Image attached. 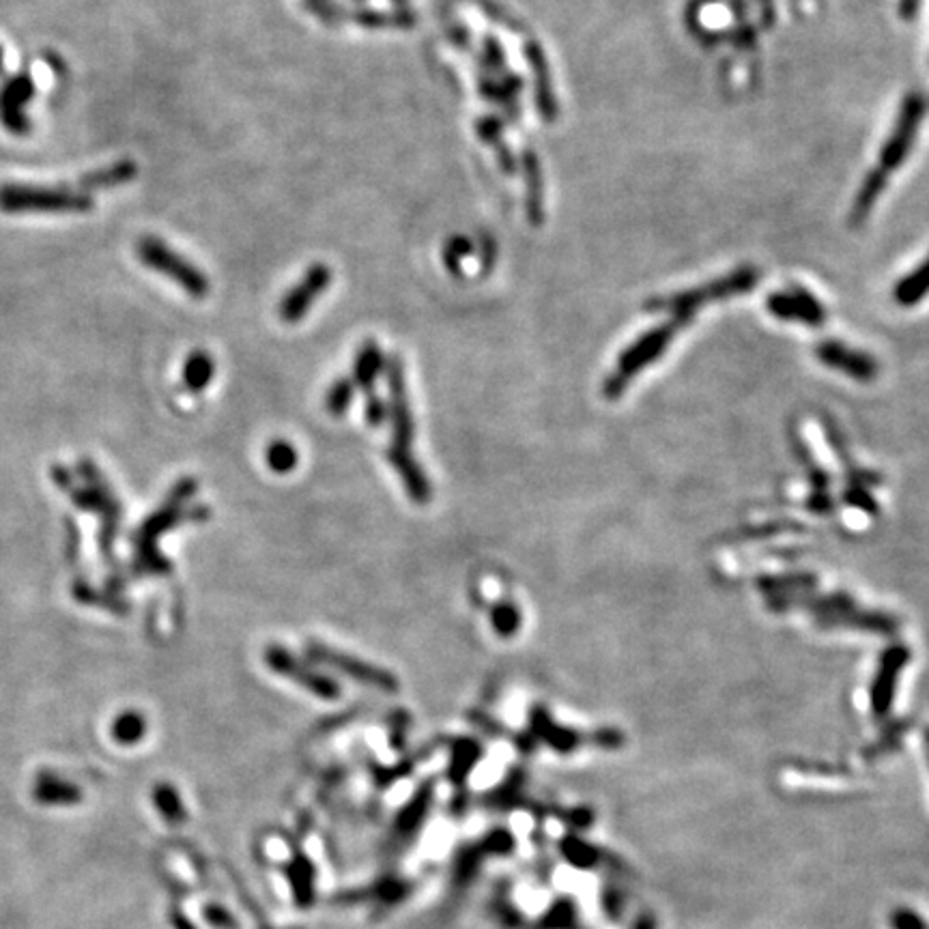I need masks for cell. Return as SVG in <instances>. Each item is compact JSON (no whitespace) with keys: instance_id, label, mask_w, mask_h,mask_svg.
<instances>
[{"instance_id":"cell-22","label":"cell","mask_w":929,"mask_h":929,"mask_svg":"<svg viewBox=\"0 0 929 929\" xmlns=\"http://www.w3.org/2000/svg\"><path fill=\"white\" fill-rule=\"evenodd\" d=\"M138 173V168L134 162L130 160H123V162H117V164H112L104 170H97V173H91L89 177H84L82 179V185L84 188H91V190H102V188H112V185H121V183H127V181H132Z\"/></svg>"},{"instance_id":"cell-9","label":"cell","mask_w":929,"mask_h":929,"mask_svg":"<svg viewBox=\"0 0 929 929\" xmlns=\"http://www.w3.org/2000/svg\"><path fill=\"white\" fill-rule=\"evenodd\" d=\"M265 663L271 671H274V674L299 684L304 691L317 695L321 699H330L332 702V699H338L342 695L340 684L332 676L314 669L304 659L295 656L291 650L278 646V643H274V646H269L265 650Z\"/></svg>"},{"instance_id":"cell-4","label":"cell","mask_w":929,"mask_h":929,"mask_svg":"<svg viewBox=\"0 0 929 929\" xmlns=\"http://www.w3.org/2000/svg\"><path fill=\"white\" fill-rule=\"evenodd\" d=\"M93 207V198L65 188H33V185H3L0 211L7 213H82Z\"/></svg>"},{"instance_id":"cell-29","label":"cell","mask_w":929,"mask_h":929,"mask_svg":"<svg viewBox=\"0 0 929 929\" xmlns=\"http://www.w3.org/2000/svg\"><path fill=\"white\" fill-rule=\"evenodd\" d=\"M142 734H145V719L136 712L123 714L117 725H114V736L121 742H136Z\"/></svg>"},{"instance_id":"cell-36","label":"cell","mask_w":929,"mask_h":929,"mask_svg":"<svg viewBox=\"0 0 929 929\" xmlns=\"http://www.w3.org/2000/svg\"><path fill=\"white\" fill-rule=\"evenodd\" d=\"M923 747H925V755H927V764H929V727L925 730L923 734Z\"/></svg>"},{"instance_id":"cell-27","label":"cell","mask_w":929,"mask_h":929,"mask_svg":"<svg viewBox=\"0 0 929 929\" xmlns=\"http://www.w3.org/2000/svg\"><path fill=\"white\" fill-rule=\"evenodd\" d=\"M469 254H474V244H471V239L465 237V235H454L446 246H443V252H441V259H443V265H446V269L450 271L452 276L456 278H461L463 274V261L467 259Z\"/></svg>"},{"instance_id":"cell-19","label":"cell","mask_w":929,"mask_h":929,"mask_svg":"<svg viewBox=\"0 0 929 929\" xmlns=\"http://www.w3.org/2000/svg\"><path fill=\"white\" fill-rule=\"evenodd\" d=\"M476 132L480 136V140L484 142V145H489L493 147V151L497 153V164L502 166L504 170V175L512 177V175H517V157L512 155L510 147L506 145V140H504V121L502 119H497V117H480L476 121Z\"/></svg>"},{"instance_id":"cell-10","label":"cell","mask_w":929,"mask_h":929,"mask_svg":"<svg viewBox=\"0 0 929 929\" xmlns=\"http://www.w3.org/2000/svg\"><path fill=\"white\" fill-rule=\"evenodd\" d=\"M334 280V271L330 265L325 263H314L310 265L302 280H299L295 287H291L278 304V317L284 323H299L310 308L317 304V299L330 289V284Z\"/></svg>"},{"instance_id":"cell-14","label":"cell","mask_w":929,"mask_h":929,"mask_svg":"<svg viewBox=\"0 0 929 929\" xmlns=\"http://www.w3.org/2000/svg\"><path fill=\"white\" fill-rule=\"evenodd\" d=\"M525 61L532 67L534 74V87H536V108L538 114L545 123H553L557 117V102H555V93H553V80H551V69L547 63V56L542 52L540 44L534 39L525 41Z\"/></svg>"},{"instance_id":"cell-12","label":"cell","mask_w":929,"mask_h":929,"mask_svg":"<svg viewBox=\"0 0 929 929\" xmlns=\"http://www.w3.org/2000/svg\"><path fill=\"white\" fill-rule=\"evenodd\" d=\"M816 355H818V360L824 366L835 368V370H839V373L848 375L854 381H861V383L874 381L876 375L880 373L878 362L874 360V357L863 353V351H856V349H852L848 345H843V342H839V340L820 342V345L816 347Z\"/></svg>"},{"instance_id":"cell-8","label":"cell","mask_w":929,"mask_h":929,"mask_svg":"<svg viewBox=\"0 0 929 929\" xmlns=\"http://www.w3.org/2000/svg\"><path fill=\"white\" fill-rule=\"evenodd\" d=\"M925 114V99L917 93H912L904 99L902 110L897 114V121L893 125V132L886 138L880 151V164L874 168L878 175L889 179L893 170H897L906 162L910 149L917 140V132L921 127Z\"/></svg>"},{"instance_id":"cell-35","label":"cell","mask_w":929,"mask_h":929,"mask_svg":"<svg viewBox=\"0 0 929 929\" xmlns=\"http://www.w3.org/2000/svg\"><path fill=\"white\" fill-rule=\"evenodd\" d=\"M633 929H656V919L650 912H643L641 917H637V921L633 923Z\"/></svg>"},{"instance_id":"cell-30","label":"cell","mask_w":929,"mask_h":929,"mask_svg":"<svg viewBox=\"0 0 929 929\" xmlns=\"http://www.w3.org/2000/svg\"><path fill=\"white\" fill-rule=\"evenodd\" d=\"M893 929H929V925L910 908H895L889 917Z\"/></svg>"},{"instance_id":"cell-18","label":"cell","mask_w":929,"mask_h":929,"mask_svg":"<svg viewBox=\"0 0 929 929\" xmlns=\"http://www.w3.org/2000/svg\"><path fill=\"white\" fill-rule=\"evenodd\" d=\"M383 351L377 345V342L368 340L364 345L357 349L355 362H353V383L355 388H360L366 394L375 392V385L379 381V375L383 370Z\"/></svg>"},{"instance_id":"cell-33","label":"cell","mask_w":929,"mask_h":929,"mask_svg":"<svg viewBox=\"0 0 929 929\" xmlns=\"http://www.w3.org/2000/svg\"><path fill=\"white\" fill-rule=\"evenodd\" d=\"M846 499H848V504H852V506H856V508L871 510V512L876 510L874 502H871V497H869L861 487H852V489L846 493Z\"/></svg>"},{"instance_id":"cell-5","label":"cell","mask_w":929,"mask_h":929,"mask_svg":"<svg viewBox=\"0 0 929 929\" xmlns=\"http://www.w3.org/2000/svg\"><path fill=\"white\" fill-rule=\"evenodd\" d=\"M136 254L142 265H147L153 271H160L168 280L177 282L190 297L205 299L209 295V278L196 265L185 261L181 254L170 250L162 239L142 237L136 246Z\"/></svg>"},{"instance_id":"cell-7","label":"cell","mask_w":929,"mask_h":929,"mask_svg":"<svg viewBox=\"0 0 929 929\" xmlns=\"http://www.w3.org/2000/svg\"><path fill=\"white\" fill-rule=\"evenodd\" d=\"M306 654L312 663H319L330 667L338 674L351 678L353 682H360L368 689L381 691V693H396L398 691V678L390 674L388 669L377 667L368 661L357 659V656H351L342 650H336L332 646H325V643L319 641H310L306 643Z\"/></svg>"},{"instance_id":"cell-3","label":"cell","mask_w":929,"mask_h":929,"mask_svg":"<svg viewBox=\"0 0 929 929\" xmlns=\"http://www.w3.org/2000/svg\"><path fill=\"white\" fill-rule=\"evenodd\" d=\"M760 282V274L753 267H740L732 274H727L723 278L710 280L708 284H702V287H695L689 291H682L676 297L669 299H656L652 302V308H661L674 314L676 319H682L686 323H691L693 314L702 308L704 304L712 302H721V299H730L745 295L751 289H755V284Z\"/></svg>"},{"instance_id":"cell-16","label":"cell","mask_w":929,"mask_h":929,"mask_svg":"<svg viewBox=\"0 0 929 929\" xmlns=\"http://www.w3.org/2000/svg\"><path fill=\"white\" fill-rule=\"evenodd\" d=\"M523 170H525V211H527V220H530L534 226H540L542 220H545V181H542V170L536 151L527 147L523 151Z\"/></svg>"},{"instance_id":"cell-28","label":"cell","mask_w":929,"mask_h":929,"mask_svg":"<svg viewBox=\"0 0 929 929\" xmlns=\"http://www.w3.org/2000/svg\"><path fill=\"white\" fill-rule=\"evenodd\" d=\"M482 67L484 69H489V71H495V74L502 76L506 69V52H504V46L499 44V41L493 37V35H487L482 39V59H480Z\"/></svg>"},{"instance_id":"cell-24","label":"cell","mask_w":929,"mask_h":929,"mask_svg":"<svg viewBox=\"0 0 929 929\" xmlns=\"http://www.w3.org/2000/svg\"><path fill=\"white\" fill-rule=\"evenodd\" d=\"M265 461H267V467L274 471V474L278 476H287L291 474V471L297 467V461H299V456H297V450L291 441L287 439H274L267 446V452H265Z\"/></svg>"},{"instance_id":"cell-21","label":"cell","mask_w":929,"mask_h":929,"mask_svg":"<svg viewBox=\"0 0 929 929\" xmlns=\"http://www.w3.org/2000/svg\"><path fill=\"white\" fill-rule=\"evenodd\" d=\"M927 295H929V256L912 271V274L899 280L893 291V297L899 306H914Z\"/></svg>"},{"instance_id":"cell-15","label":"cell","mask_w":929,"mask_h":929,"mask_svg":"<svg viewBox=\"0 0 929 929\" xmlns=\"http://www.w3.org/2000/svg\"><path fill=\"white\" fill-rule=\"evenodd\" d=\"M530 730L532 736L540 738L542 742L560 753H570L577 747H581L583 742H590V736H583L581 732L573 730V727H562L557 725L547 708H542L540 704L530 710Z\"/></svg>"},{"instance_id":"cell-25","label":"cell","mask_w":929,"mask_h":929,"mask_svg":"<svg viewBox=\"0 0 929 929\" xmlns=\"http://www.w3.org/2000/svg\"><path fill=\"white\" fill-rule=\"evenodd\" d=\"M452 755L454 757H452L450 775H452V779L459 781V779H465L467 770L480 760L482 747L478 745L474 738H459L452 745Z\"/></svg>"},{"instance_id":"cell-20","label":"cell","mask_w":929,"mask_h":929,"mask_svg":"<svg viewBox=\"0 0 929 929\" xmlns=\"http://www.w3.org/2000/svg\"><path fill=\"white\" fill-rule=\"evenodd\" d=\"M213 375H216V362H213L211 353L196 349L188 355V360L183 364L185 388L190 392H203L205 388H209Z\"/></svg>"},{"instance_id":"cell-31","label":"cell","mask_w":929,"mask_h":929,"mask_svg":"<svg viewBox=\"0 0 929 929\" xmlns=\"http://www.w3.org/2000/svg\"><path fill=\"white\" fill-rule=\"evenodd\" d=\"M364 413H366V422L370 426H381L385 420H388V403H385V400L381 396H377L375 392L373 394H368L366 396V407H364Z\"/></svg>"},{"instance_id":"cell-34","label":"cell","mask_w":929,"mask_h":929,"mask_svg":"<svg viewBox=\"0 0 929 929\" xmlns=\"http://www.w3.org/2000/svg\"><path fill=\"white\" fill-rule=\"evenodd\" d=\"M450 39H452V44L459 46V48H469V44H471L467 26H463V24H454L450 28Z\"/></svg>"},{"instance_id":"cell-32","label":"cell","mask_w":929,"mask_h":929,"mask_svg":"<svg viewBox=\"0 0 929 929\" xmlns=\"http://www.w3.org/2000/svg\"><path fill=\"white\" fill-rule=\"evenodd\" d=\"M568 846H566V856H570V859H573L575 865L579 867H592L596 863V850L588 848V846H583L581 841L577 839H568L566 841Z\"/></svg>"},{"instance_id":"cell-37","label":"cell","mask_w":929,"mask_h":929,"mask_svg":"<svg viewBox=\"0 0 929 929\" xmlns=\"http://www.w3.org/2000/svg\"><path fill=\"white\" fill-rule=\"evenodd\" d=\"M0 65H3V50H0Z\"/></svg>"},{"instance_id":"cell-17","label":"cell","mask_w":929,"mask_h":929,"mask_svg":"<svg viewBox=\"0 0 929 929\" xmlns=\"http://www.w3.org/2000/svg\"><path fill=\"white\" fill-rule=\"evenodd\" d=\"M33 91V82L26 76H20L7 84L3 99H0V114H3V121L9 130L24 132L28 127L26 117L22 114V106L33 97Z\"/></svg>"},{"instance_id":"cell-2","label":"cell","mask_w":929,"mask_h":929,"mask_svg":"<svg viewBox=\"0 0 929 929\" xmlns=\"http://www.w3.org/2000/svg\"><path fill=\"white\" fill-rule=\"evenodd\" d=\"M686 325L682 319H671L654 330L643 334L639 340H635L631 347H626L624 353L618 357L616 370L607 377L603 385V394L609 400H616L624 394L628 388V383L633 381L635 375H639L643 368H648L652 362L659 360V357L667 351L669 342L676 338V334Z\"/></svg>"},{"instance_id":"cell-23","label":"cell","mask_w":929,"mask_h":929,"mask_svg":"<svg viewBox=\"0 0 929 929\" xmlns=\"http://www.w3.org/2000/svg\"><path fill=\"white\" fill-rule=\"evenodd\" d=\"M521 624L523 613L517 605L510 603V600H502V603H497L491 609V626L502 639H510L517 635L521 631Z\"/></svg>"},{"instance_id":"cell-6","label":"cell","mask_w":929,"mask_h":929,"mask_svg":"<svg viewBox=\"0 0 929 929\" xmlns=\"http://www.w3.org/2000/svg\"><path fill=\"white\" fill-rule=\"evenodd\" d=\"M198 491V484L196 480H181L175 491L168 495V499L164 502V506L157 510L153 517L142 525V530H140V560H142V566H145L147 570H151V573H166L168 570V562L162 560L160 553L155 551V540L162 536V532L170 530V527L177 525L181 521V514H183V508L185 504L190 502V499H194Z\"/></svg>"},{"instance_id":"cell-13","label":"cell","mask_w":929,"mask_h":929,"mask_svg":"<svg viewBox=\"0 0 929 929\" xmlns=\"http://www.w3.org/2000/svg\"><path fill=\"white\" fill-rule=\"evenodd\" d=\"M908 661H910V650L906 646H899L897 643V646L884 650L878 671H876V678L874 682H871V691H869L871 710H874L876 717H884V714L891 710L899 674H902V669L906 667Z\"/></svg>"},{"instance_id":"cell-1","label":"cell","mask_w":929,"mask_h":929,"mask_svg":"<svg viewBox=\"0 0 929 929\" xmlns=\"http://www.w3.org/2000/svg\"><path fill=\"white\" fill-rule=\"evenodd\" d=\"M388 420L392 424L388 459L400 476V482L413 504H428L433 497V487L428 482L424 469L420 467L416 454H413V441H416V420H413L411 403L407 394L405 366L398 355L388 360Z\"/></svg>"},{"instance_id":"cell-11","label":"cell","mask_w":929,"mask_h":929,"mask_svg":"<svg viewBox=\"0 0 929 929\" xmlns=\"http://www.w3.org/2000/svg\"><path fill=\"white\" fill-rule=\"evenodd\" d=\"M766 308L781 321H796L809 327H820L826 321V310L820 299L807 289H785L770 293Z\"/></svg>"},{"instance_id":"cell-26","label":"cell","mask_w":929,"mask_h":929,"mask_svg":"<svg viewBox=\"0 0 929 929\" xmlns=\"http://www.w3.org/2000/svg\"><path fill=\"white\" fill-rule=\"evenodd\" d=\"M353 396H355V383H353V379L338 377V379L330 385V390H327V394H325V409H327V413H330L332 418H342V416H345V413L349 411V407H351V403H353Z\"/></svg>"}]
</instances>
